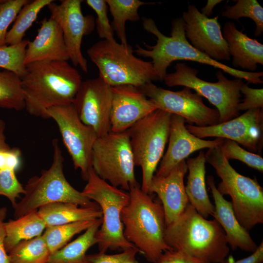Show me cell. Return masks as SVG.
<instances>
[{
  "label": "cell",
  "mask_w": 263,
  "mask_h": 263,
  "mask_svg": "<svg viewBox=\"0 0 263 263\" xmlns=\"http://www.w3.org/2000/svg\"><path fill=\"white\" fill-rule=\"evenodd\" d=\"M240 93L244 98L238 104L237 110L247 111L263 108V89H255L249 87L248 84H243Z\"/></svg>",
  "instance_id": "cell-39"
},
{
  "label": "cell",
  "mask_w": 263,
  "mask_h": 263,
  "mask_svg": "<svg viewBox=\"0 0 263 263\" xmlns=\"http://www.w3.org/2000/svg\"><path fill=\"white\" fill-rule=\"evenodd\" d=\"M3 0H0V4H1V3L2 2Z\"/></svg>",
  "instance_id": "cell-47"
},
{
  "label": "cell",
  "mask_w": 263,
  "mask_h": 263,
  "mask_svg": "<svg viewBox=\"0 0 263 263\" xmlns=\"http://www.w3.org/2000/svg\"><path fill=\"white\" fill-rule=\"evenodd\" d=\"M0 108L18 111L25 109L20 77L6 70L0 71Z\"/></svg>",
  "instance_id": "cell-32"
},
{
  "label": "cell",
  "mask_w": 263,
  "mask_h": 263,
  "mask_svg": "<svg viewBox=\"0 0 263 263\" xmlns=\"http://www.w3.org/2000/svg\"><path fill=\"white\" fill-rule=\"evenodd\" d=\"M139 89L157 109L179 115L189 125L195 124L198 127H205L219 123L218 110L207 106L202 97L193 93L188 87H184L179 91H172L150 82Z\"/></svg>",
  "instance_id": "cell-13"
},
{
  "label": "cell",
  "mask_w": 263,
  "mask_h": 263,
  "mask_svg": "<svg viewBox=\"0 0 263 263\" xmlns=\"http://www.w3.org/2000/svg\"><path fill=\"white\" fill-rule=\"evenodd\" d=\"M185 122L182 117L172 114L168 148L160 162L155 175L167 176L176 165L193 152L219 146L224 141V139L221 138L213 140L199 138L187 129Z\"/></svg>",
  "instance_id": "cell-19"
},
{
  "label": "cell",
  "mask_w": 263,
  "mask_h": 263,
  "mask_svg": "<svg viewBox=\"0 0 263 263\" xmlns=\"http://www.w3.org/2000/svg\"><path fill=\"white\" fill-rule=\"evenodd\" d=\"M5 124L3 120L0 118V152L10 149L11 148L6 141L4 135Z\"/></svg>",
  "instance_id": "cell-45"
},
{
  "label": "cell",
  "mask_w": 263,
  "mask_h": 263,
  "mask_svg": "<svg viewBox=\"0 0 263 263\" xmlns=\"http://www.w3.org/2000/svg\"><path fill=\"white\" fill-rule=\"evenodd\" d=\"M222 1V0H208L206 5L201 8V13L208 17L212 14L213 9L216 5Z\"/></svg>",
  "instance_id": "cell-46"
},
{
  "label": "cell",
  "mask_w": 263,
  "mask_h": 263,
  "mask_svg": "<svg viewBox=\"0 0 263 263\" xmlns=\"http://www.w3.org/2000/svg\"><path fill=\"white\" fill-rule=\"evenodd\" d=\"M102 221V218L97 219L78 238L51 254L46 263H90L86 252L97 244L96 233Z\"/></svg>",
  "instance_id": "cell-26"
},
{
  "label": "cell",
  "mask_w": 263,
  "mask_h": 263,
  "mask_svg": "<svg viewBox=\"0 0 263 263\" xmlns=\"http://www.w3.org/2000/svg\"><path fill=\"white\" fill-rule=\"evenodd\" d=\"M219 148L224 156L228 161L230 159L238 160L248 167L261 172H263V158L260 155L247 151L236 142L227 139H224Z\"/></svg>",
  "instance_id": "cell-35"
},
{
  "label": "cell",
  "mask_w": 263,
  "mask_h": 263,
  "mask_svg": "<svg viewBox=\"0 0 263 263\" xmlns=\"http://www.w3.org/2000/svg\"><path fill=\"white\" fill-rule=\"evenodd\" d=\"M53 161L50 167L39 176L27 181L25 192L14 208L16 218L38 210L46 205L66 202L80 207L100 208L98 205L75 188L66 179L63 172L64 158L57 139L52 141Z\"/></svg>",
  "instance_id": "cell-5"
},
{
  "label": "cell",
  "mask_w": 263,
  "mask_h": 263,
  "mask_svg": "<svg viewBox=\"0 0 263 263\" xmlns=\"http://www.w3.org/2000/svg\"><path fill=\"white\" fill-rule=\"evenodd\" d=\"M110 12L113 17L112 28L116 32L120 43L128 44L125 31L127 21L136 22L140 18L138 13L140 7L154 3L145 2L139 0H106Z\"/></svg>",
  "instance_id": "cell-28"
},
{
  "label": "cell",
  "mask_w": 263,
  "mask_h": 263,
  "mask_svg": "<svg viewBox=\"0 0 263 263\" xmlns=\"http://www.w3.org/2000/svg\"><path fill=\"white\" fill-rule=\"evenodd\" d=\"M16 171L9 168L0 169V196L6 197L14 208L17 198L25 192L24 187L18 180Z\"/></svg>",
  "instance_id": "cell-36"
},
{
  "label": "cell",
  "mask_w": 263,
  "mask_h": 263,
  "mask_svg": "<svg viewBox=\"0 0 263 263\" xmlns=\"http://www.w3.org/2000/svg\"><path fill=\"white\" fill-rule=\"evenodd\" d=\"M157 263H206L183 252L175 250L165 251Z\"/></svg>",
  "instance_id": "cell-41"
},
{
  "label": "cell",
  "mask_w": 263,
  "mask_h": 263,
  "mask_svg": "<svg viewBox=\"0 0 263 263\" xmlns=\"http://www.w3.org/2000/svg\"><path fill=\"white\" fill-rule=\"evenodd\" d=\"M111 131H127L134 124L157 109L139 88L127 85L111 87Z\"/></svg>",
  "instance_id": "cell-18"
},
{
  "label": "cell",
  "mask_w": 263,
  "mask_h": 263,
  "mask_svg": "<svg viewBox=\"0 0 263 263\" xmlns=\"http://www.w3.org/2000/svg\"><path fill=\"white\" fill-rule=\"evenodd\" d=\"M207 183L214 201V211L212 216L224 230L228 245L232 250L253 252L258 245L249 233L239 223L233 211L231 202L225 200L219 191L212 176L207 177Z\"/></svg>",
  "instance_id": "cell-22"
},
{
  "label": "cell",
  "mask_w": 263,
  "mask_h": 263,
  "mask_svg": "<svg viewBox=\"0 0 263 263\" xmlns=\"http://www.w3.org/2000/svg\"><path fill=\"white\" fill-rule=\"evenodd\" d=\"M96 220L78 221L46 227L42 236L50 254L62 248L75 235L87 230Z\"/></svg>",
  "instance_id": "cell-31"
},
{
  "label": "cell",
  "mask_w": 263,
  "mask_h": 263,
  "mask_svg": "<svg viewBox=\"0 0 263 263\" xmlns=\"http://www.w3.org/2000/svg\"><path fill=\"white\" fill-rule=\"evenodd\" d=\"M86 181L81 192L98 205L102 213V224L96 233L99 252L136 248L125 238L121 220L122 210L130 200L129 192L103 180L92 168L89 170Z\"/></svg>",
  "instance_id": "cell-8"
},
{
  "label": "cell",
  "mask_w": 263,
  "mask_h": 263,
  "mask_svg": "<svg viewBox=\"0 0 263 263\" xmlns=\"http://www.w3.org/2000/svg\"><path fill=\"white\" fill-rule=\"evenodd\" d=\"M81 0H62L58 4L54 1L47 7L50 17L60 26L66 49L72 64L88 72L87 59L81 51L84 36L91 34L95 27V20L91 15L84 16L81 10Z\"/></svg>",
  "instance_id": "cell-14"
},
{
  "label": "cell",
  "mask_w": 263,
  "mask_h": 263,
  "mask_svg": "<svg viewBox=\"0 0 263 263\" xmlns=\"http://www.w3.org/2000/svg\"><path fill=\"white\" fill-rule=\"evenodd\" d=\"M20 78L25 109L31 115L43 118H48V109L73 102L83 81L67 61L28 64Z\"/></svg>",
  "instance_id": "cell-1"
},
{
  "label": "cell",
  "mask_w": 263,
  "mask_h": 263,
  "mask_svg": "<svg viewBox=\"0 0 263 263\" xmlns=\"http://www.w3.org/2000/svg\"><path fill=\"white\" fill-rule=\"evenodd\" d=\"M46 226L38 210L5 222L4 246L8 252L17 244L41 235Z\"/></svg>",
  "instance_id": "cell-27"
},
{
  "label": "cell",
  "mask_w": 263,
  "mask_h": 263,
  "mask_svg": "<svg viewBox=\"0 0 263 263\" xmlns=\"http://www.w3.org/2000/svg\"><path fill=\"white\" fill-rule=\"evenodd\" d=\"M144 29L155 36L156 43L152 46L145 44L146 48L137 45L134 52L140 56L150 58L159 80H163L170 64L177 60H189L211 66L235 77L255 84L263 83L262 72L241 71L216 61L194 48L185 35V22L182 17L171 22L170 36L164 35L151 18H144Z\"/></svg>",
  "instance_id": "cell-2"
},
{
  "label": "cell",
  "mask_w": 263,
  "mask_h": 263,
  "mask_svg": "<svg viewBox=\"0 0 263 263\" xmlns=\"http://www.w3.org/2000/svg\"><path fill=\"white\" fill-rule=\"evenodd\" d=\"M139 250L134 248L113 255L99 252L88 255V258L90 263H138L135 258Z\"/></svg>",
  "instance_id": "cell-40"
},
{
  "label": "cell",
  "mask_w": 263,
  "mask_h": 263,
  "mask_svg": "<svg viewBox=\"0 0 263 263\" xmlns=\"http://www.w3.org/2000/svg\"><path fill=\"white\" fill-rule=\"evenodd\" d=\"M53 0H29L18 13L11 28L8 31L6 44L12 45L21 42L27 31L36 20L38 13Z\"/></svg>",
  "instance_id": "cell-29"
},
{
  "label": "cell",
  "mask_w": 263,
  "mask_h": 263,
  "mask_svg": "<svg viewBox=\"0 0 263 263\" xmlns=\"http://www.w3.org/2000/svg\"><path fill=\"white\" fill-rule=\"evenodd\" d=\"M87 4L96 14V24L97 34L103 39L114 38V31L108 17V4L105 0H86Z\"/></svg>",
  "instance_id": "cell-38"
},
{
  "label": "cell",
  "mask_w": 263,
  "mask_h": 263,
  "mask_svg": "<svg viewBox=\"0 0 263 263\" xmlns=\"http://www.w3.org/2000/svg\"><path fill=\"white\" fill-rule=\"evenodd\" d=\"M21 152L17 148L0 152V169L9 168L16 170L20 164Z\"/></svg>",
  "instance_id": "cell-42"
},
{
  "label": "cell",
  "mask_w": 263,
  "mask_h": 263,
  "mask_svg": "<svg viewBox=\"0 0 263 263\" xmlns=\"http://www.w3.org/2000/svg\"><path fill=\"white\" fill-rule=\"evenodd\" d=\"M29 41L23 39L16 44L0 47V68L22 76L26 71L24 59Z\"/></svg>",
  "instance_id": "cell-34"
},
{
  "label": "cell",
  "mask_w": 263,
  "mask_h": 263,
  "mask_svg": "<svg viewBox=\"0 0 263 263\" xmlns=\"http://www.w3.org/2000/svg\"><path fill=\"white\" fill-rule=\"evenodd\" d=\"M133 52L130 45L119 43L114 38L99 40L87 50L99 76L111 87L130 85L139 88L159 80L151 62L135 56Z\"/></svg>",
  "instance_id": "cell-7"
},
{
  "label": "cell",
  "mask_w": 263,
  "mask_h": 263,
  "mask_svg": "<svg viewBox=\"0 0 263 263\" xmlns=\"http://www.w3.org/2000/svg\"><path fill=\"white\" fill-rule=\"evenodd\" d=\"M188 171L184 160L166 176L154 175L148 193L157 195L164 209L166 226L175 221L189 204L184 178Z\"/></svg>",
  "instance_id": "cell-20"
},
{
  "label": "cell",
  "mask_w": 263,
  "mask_h": 263,
  "mask_svg": "<svg viewBox=\"0 0 263 263\" xmlns=\"http://www.w3.org/2000/svg\"><path fill=\"white\" fill-rule=\"evenodd\" d=\"M187 129L199 138L216 137L232 140L243 145L251 152L262 151L263 141L262 109L246 111L226 122L215 125L198 127L186 125Z\"/></svg>",
  "instance_id": "cell-15"
},
{
  "label": "cell",
  "mask_w": 263,
  "mask_h": 263,
  "mask_svg": "<svg viewBox=\"0 0 263 263\" xmlns=\"http://www.w3.org/2000/svg\"><path fill=\"white\" fill-rule=\"evenodd\" d=\"M111 86L99 76L83 81L73 104L80 120L98 137L111 132Z\"/></svg>",
  "instance_id": "cell-16"
},
{
  "label": "cell",
  "mask_w": 263,
  "mask_h": 263,
  "mask_svg": "<svg viewBox=\"0 0 263 263\" xmlns=\"http://www.w3.org/2000/svg\"><path fill=\"white\" fill-rule=\"evenodd\" d=\"M50 254L42 235L19 243L8 252L10 263H46Z\"/></svg>",
  "instance_id": "cell-30"
},
{
  "label": "cell",
  "mask_w": 263,
  "mask_h": 263,
  "mask_svg": "<svg viewBox=\"0 0 263 263\" xmlns=\"http://www.w3.org/2000/svg\"><path fill=\"white\" fill-rule=\"evenodd\" d=\"M171 115L157 109L127 130L135 166L142 170L141 188L147 193L169 140Z\"/></svg>",
  "instance_id": "cell-9"
},
{
  "label": "cell",
  "mask_w": 263,
  "mask_h": 263,
  "mask_svg": "<svg viewBox=\"0 0 263 263\" xmlns=\"http://www.w3.org/2000/svg\"><path fill=\"white\" fill-rule=\"evenodd\" d=\"M182 18L186 37L194 48L217 62L230 59L217 17L209 18L195 5L189 4L187 11L183 12Z\"/></svg>",
  "instance_id": "cell-17"
},
{
  "label": "cell",
  "mask_w": 263,
  "mask_h": 263,
  "mask_svg": "<svg viewBox=\"0 0 263 263\" xmlns=\"http://www.w3.org/2000/svg\"><path fill=\"white\" fill-rule=\"evenodd\" d=\"M222 33L234 67L254 72L258 64L263 65V44L238 30L233 22L225 24Z\"/></svg>",
  "instance_id": "cell-23"
},
{
  "label": "cell",
  "mask_w": 263,
  "mask_h": 263,
  "mask_svg": "<svg viewBox=\"0 0 263 263\" xmlns=\"http://www.w3.org/2000/svg\"><path fill=\"white\" fill-rule=\"evenodd\" d=\"M46 114L56 122L74 168L80 170L86 181L92 168L93 148L98 138L96 133L80 120L73 102L52 107L46 111Z\"/></svg>",
  "instance_id": "cell-12"
},
{
  "label": "cell",
  "mask_w": 263,
  "mask_h": 263,
  "mask_svg": "<svg viewBox=\"0 0 263 263\" xmlns=\"http://www.w3.org/2000/svg\"><path fill=\"white\" fill-rule=\"evenodd\" d=\"M7 214V207L0 206V263H10L8 255L4 246L5 237L4 224Z\"/></svg>",
  "instance_id": "cell-43"
},
{
  "label": "cell",
  "mask_w": 263,
  "mask_h": 263,
  "mask_svg": "<svg viewBox=\"0 0 263 263\" xmlns=\"http://www.w3.org/2000/svg\"><path fill=\"white\" fill-rule=\"evenodd\" d=\"M38 212L46 227L102 218L100 208L82 207L66 202L46 205L39 207Z\"/></svg>",
  "instance_id": "cell-25"
},
{
  "label": "cell",
  "mask_w": 263,
  "mask_h": 263,
  "mask_svg": "<svg viewBox=\"0 0 263 263\" xmlns=\"http://www.w3.org/2000/svg\"><path fill=\"white\" fill-rule=\"evenodd\" d=\"M189 171L186 192L189 204L203 217L213 215L214 205L208 196L205 180L206 159L204 151L186 161Z\"/></svg>",
  "instance_id": "cell-24"
},
{
  "label": "cell",
  "mask_w": 263,
  "mask_h": 263,
  "mask_svg": "<svg viewBox=\"0 0 263 263\" xmlns=\"http://www.w3.org/2000/svg\"><path fill=\"white\" fill-rule=\"evenodd\" d=\"M205 157L221 179L218 190L223 195H228L231 198L233 211L241 225L249 231L256 225L263 223V188L256 178L237 172L219 146L208 149Z\"/></svg>",
  "instance_id": "cell-6"
},
{
  "label": "cell",
  "mask_w": 263,
  "mask_h": 263,
  "mask_svg": "<svg viewBox=\"0 0 263 263\" xmlns=\"http://www.w3.org/2000/svg\"><path fill=\"white\" fill-rule=\"evenodd\" d=\"M128 131L98 137L92 150V168L111 185L129 191L138 185Z\"/></svg>",
  "instance_id": "cell-11"
},
{
  "label": "cell",
  "mask_w": 263,
  "mask_h": 263,
  "mask_svg": "<svg viewBox=\"0 0 263 263\" xmlns=\"http://www.w3.org/2000/svg\"><path fill=\"white\" fill-rule=\"evenodd\" d=\"M164 240L172 250L183 252L206 263H221L230 251L219 223L203 217L189 204L166 226Z\"/></svg>",
  "instance_id": "cell-4"
},
{
  "label": "cell",
  "mask_w": 263,
  "mask_h": 263,
  "mask_svg": "<svg viewBox=\"0 0 263 263\" xmlns=\"http://www.w3.org/2000/svg\"><path fill=\"white\" fill-rule=\"evenodd\" d=\"M29 0H3L0 4V47L6 45V37L9 25L14 21L22 7Z\"/></svg>",
  "instance_id": "cell-37"
},
{
  "label": "cell",
  "mask_w": 263,
  "mask_h": 263,
  "mask_svg": "<svg viewBox=\"0 0 263 263\" xmlns=\"http://www.w3.org/2000/svg\"><path fill=\"white\" fill-rule=\"evenodd\" d=\"M175 71L167 74L163 80L169 87L181 86L194 90L215 106L219 113V123L232 119L239 114L240 89L244 82L241 78L228 79L221 70L216 76L218 81L211 82L197 76L198 70L185 63H177Z\"/></svg>",
  "instance_id": "cell-10"
},
{
  "label": "cell",
  "mask_w": 263,
  "mask_h": 263,
  "mask_svg": "<svg viewBox=\"0 0 263 263\" xmlns=\"http://www.w3.org/2000/svg\"><path fill=\"white\" fill-rule=\"evenodd\" d=\"M130 200L123 208L121 220L125 238L143 254L148 261L157 263L163 253L171 249L164 240L166 228L163 206L159 199L132 187Z\"/></svg>",
  "instance_id": "cell-3"
},
{
  "label": "cell",
  "mask_w": 263,
  "mask_h": 263,
  "mask_svg": "<svg viewBox=\"0 0 263 263\" xmlns=\"http://www.w3.org/2000/svg\"><path fill=\"white\" fill-rule=\"evenodd\" d=\"M263 262V241L249 256L235 261L231 257L226 258L221 263H262Z\"/></svg>",
  "instance_id": "cell-44"
},
{
  "label": "cell",
  "mask_w": 263,
  "mask_h": 263,
  "mask_svg": "<svg viewBox=\"0 0 263 263\" xmlns=\"http://www.w3.org/2000/svg\"><path fill=\"white\" fill-rule=\"evenodd\" d=\"M69 60L62 30L52 18L41 21L38 34L29 41L26 47L24 64L41 61H63Z\"/></svg>",
  "instance_id": "cell-21"
},
{
  "label": "cell",
  "mask_w": 263,
  "mask_h": 263,
  "mask_svg": "<svg viewBox=\"0 0 263 263\" xmlns=\"http://www.w3.org/2000/svg\"><path fill=\"white\" fill-rule=\"evenodd\" d=\"M222 16L230 19L239 20L248 18L255 23V36L258 37L263 32V8L256 0H238L232 6L226 5Z\"/></svg>",
  "instance_id": "cell-33"
}]
</instances>
